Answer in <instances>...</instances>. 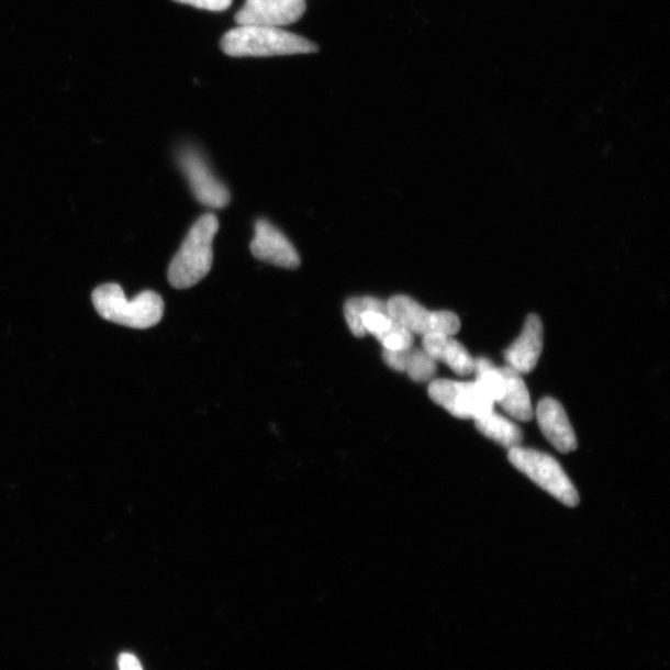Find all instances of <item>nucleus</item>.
<instances>
[{"label": "nucleus", "instance_id": "nucleus-1", "mask_svg": "<svg viewBox=\"0 0 670 670\" xmlns=\"http://www.w3.org/2000/svg\"><path fill=\"white\" fill-rule=\"evenodd\" d=\"M219 230L217 217L204 214L191 226L168 268V281L177 290L196 286L212 270L213 244Z\"/></svg>", "mask_w": 670, "mask_h": 670}, {"label": "nucleus", "instance_id": "nucleus-5", "mask_svg": "<svg viewBox=\"0 0 670 670\" xmlns=\"http://www.w3.org/2000/svg\"><path fill=\"white\" fill-rule=\"evenodd\" d=\"M428 395L449 414L464 420H474L490 413L495 405L476 381L436 379L431 381Z\"/></svg>", "mask_w": 670, "mask_h": 670}, {"label": "nucleus", "instance_id": "nucleus-2", "mask_svg": "<svg viewBox=\"0 0 670 670\" xmlns=\"http://www.w3.org/2000/svg\"><path fill=\"white\" fill-rule=\"evenodd\" d=\"M222 51L233 57H267L280 55L312 54L319 46L300 35L281 27L238 25L228 31L220 43Z\"/></svg>", "mask_w": 670, "mask_h": 670}, {"label": "nucleus", "instance_id": "nucleus-9", "mask_svg": "<svg viewBox=\"0 0 670 670\" xmlns=\"http://www.w3.org/2000/svg\"><path fill=\"white\" fill-rule=\"evenodd\" d=\"M250 248L257 260L266 264L291 270L301 265V257L289 238L264 219L258 220L255 225V237Z\"/></svg>", "mask_w": 670, "mask_h": 670}, {"label": "nucleus", "instance_id": "nucleus-16", "mask_svg": "<svg viewBox=\"0 0 670 670\" xmlns=\"http://www.w3.org/2000/svg\"><path fill=\"white\" fill-rule=\"evenodd\" d=\"M368 311L387 312V302L377 297L364 295L353 297L344 304V317H346L350 332L357 338L366 337L367 333L362 328L361 317Z\"/></svg>", "mask_w": 670, "mask_h": 670}, {"label": "nucleus", "instance_id": "nucleus-20", "mask_svg": "<svg viewBox=\"0 0 670 670\" xmlns=\"http://www.w3.org/2000/svg\"><path fill=\"white\" fill-rule=\"evenodd\" d=\"M120 670H143L137 657L124 654L119 659Z\"/></svg>", "mask_w": 670, "mask_h": 670}, {"label": "nucleus", "instance_id": "nucleus-12", "mask_svg": "<svg viewBox=\"0 0 670 670\" xmlns=\"http://www.w3.org/2000/svg\"><path fill=\"white\" fill-rule=\"evenodd\" d=\"M423 349L431 358L443 361L459 377L473 375L474 359L454 335L428 334L423 337Z\"/></svg>", "mask_w": 670, "mask_h": 670}, {"label": "nucleus", "instance_id": "nucleus-19", "mask_svg": "<svg viewBox=\"0 0 670 670\" xmlns=\"http://www.w3.org/2000/svg\"><path fill=\"white\" fill-rule=\"evenodd\" d=\"M175 2L209 12H224L233 4V0H175Z\"/></svg>", "mask_w": 670, "mask_h": 670}, {"label": "nucleus", "instance_id": "nucleus-11", "mask_svg": "<svg viewBox=\"0 0 670 670\" xmlns=\"http://www.w3.org/2000/svg\"><path fill=\"white\" fill-rule=\"evenodd\" d=\"M536 418L543 435L558 451L562 454L576 451L577 435L559 401L552 398L543 399L536 407Z\"/></svg>", "mask_w": 670, "mask_h": 670}, {"label": "nucleus", "instance_id": "nucleus-7", "mask_svg": "<svg viewBox=\"0 0 670 670\" xmlns=\"http://www.w3.org/2000/svg\"><path fill=\"white\" fill-rule=\"evenodd\" d=\"M178 163L199 203L212 209H223L230 203L228 189L215 177L197 149H180Z\"/></svg>", "mask_w": 670, "mask_h": 670}, {"label": "nucleus", "instance_id": "nucleus-14", "mask_svg": "<svg viewBox=\"0 0 670 670\" xmlns=\"http://www.w3.org/2000/svg\"><path fill=\"white\" fill-rule=\"evenodd\" d=\"M504 377V392L498 404L506 414L515 420L531 421L534 415L528 388L518 371L506 366L502 368Z\"/></svg>", "mask_w": 670, "mask_h": 670}, {"label": "nucleus", "instance_id": "nucleus-6", "mask_svg": "<svg viewBox=\"0 0 670 670\" xmlns=\"http://www.w3.org/2000/svg\"><path fill=\"white\" fill-rule=\"evenodd\" d=\"M388 313L413 334L455 335L461 330L458 315L449 311H428L407 295H395L387 302Z\"/></svg>", "mask_w": 670, "mask_h": 670}, {"label": "nucleus", "instance_id": "nucleus-3", "mask_svg": "<svg viewBox=\"0 0 670 670\" xmlns=\"http://www.w3.org/2000/svg\"><path fill=\"white\" fill-rule=\"evenodd\" d=\"M92 302L103 320L134 330L155 327L165 314V302L158 293L141 292L129 301L118 283L99 286L92 293Z\"/></svg>", "mask_w": 670, "mask_h": 670}, {"label": "nucleus", "instance_id": "nucleus-18", "mask_svg": "<svg viewBox=\"0 0 670 670\" xmlns=\"http://www.w3.org/2000/svg\"><path fill=\"white\" fill-rule=\"evenodd\" d=\"M387 312L368 311L362 314V328L367 334H372L378 339L395 324Z\"/></svg>", "mask_w": 670, "mask_h": 670}, {"label": "nucleus", "instance_id": "nucleus-8", "mask_svg": "<svg viewBox=\"0 0 670 670\" xmlns=\"http://www.w3.org/2000/svg\"><path fill=\"white\" fill-rule=\"evenodd\" d=\"M305 0H246L235 15L238 25L281 27L291 25L305 13Z\"/></svg>", "mask_w": 670, "mask_h": 670}, {"label": "nucleus", "instance_id": "nucleus-10", "mask_svg": "<svg viewBox=\"0 0 670 670\" xmlns=\"http://www.w3.org/2000/svg\"><path fill=\"white\" fill-rule=\"evenodd\" d=\"M543 323L539 315L529 314L523 331L512 346L504 351L509 367L520 375H528L538 364L543 351Z\"/></svg>", "mask_w": 670, "mask_h": 670}, {"label": "nucleus", "instance_id": "nucleus-15", "mask_svg": "<svg viewBox=\"0 0 670 670\" xmlns=\"http://www.w3.org/2000/svg\"><path fill=\"white\" fill-rule=\"evenodd\" d=\"M473 421L482 435L505 448L518 447L523 442V434L518 425H515L512 420L496 414L494 410Z\"/></svg>", "mask_w": 670, "mask_h": 670}, {"label": "nucleus", "instance_id": "nucleus-13", "mask_svg": "<svg viewBox=\"0 0 670 670\" xmlns=\"http://www.w3.org/2000/svg\"><path fill=\"white\" fill-rule=\"evenodd\" d=\"M382 359L392 370L406 372L416 382L433 381L437 372V361L424 349L391 351L382 350Z\"/></svg>", "mask_w": 670, "mask_h": 670}, {"label": "nucleus", "instance_id": "nucleus-17", "mask_svg": "<svg viewBox=\"0 0 670 670\" xmlns=\"http://www.w3.org/2000/svg\"><path fill=\"white\" fill-rule=\"evenodd\" d=\"M384 350L399 351L414 347V334L407 331L399 322L378 338Z\"/></svg>", "mask_w": 670, "mask_h": 670}, {"label": "nucleus", "instance_id": "nucleus-4", "mask_svg": "<svg viewBox=\"0 0 670 670\" xmlns=\"http://www.w3.org/2000/svg\"><path fill=\"white\" fill-rule=\"evenodd\" d=\"M510 461L531 480L559 502L577 506L580 501L577 488L554 457L536 449L514 447L510 449Z\"/></svg>", "mask_w": 670, "mask_h": 670}]
</instances>
